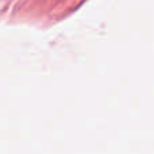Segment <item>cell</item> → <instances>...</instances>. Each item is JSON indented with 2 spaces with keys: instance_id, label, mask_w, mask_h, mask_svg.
I'll return each mask as SVG.
<instances>
[]
</instances>
